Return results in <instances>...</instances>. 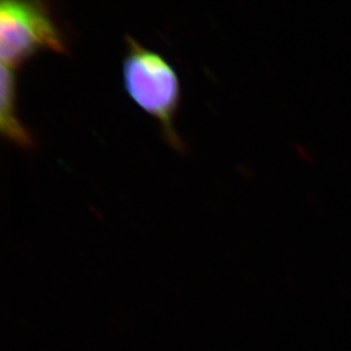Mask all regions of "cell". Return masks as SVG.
Wrapping results in <instances>:
<instances>
[{
	"instance_id": "6da1fadb",
	"label": "cell",
	"mask_w": 351,
	"mask_h": 351,
	"mask_svg": "<svg viewBox=\"0 0 351 351\" xmlns=\"http://www.w3.org/2000/svg\"><path fill=\"white\" fill-rule=\"evenodd\" d=\"M125 41L122 77L128 96L140 110L157 119L166 143L183 152L182 140L176 130L181 104V83L176 69L165 57L134 38L128 36Z\"/></svg>"
},
{
	"instance_id": "7a4b0ae2",
	"label": "cell",
	"mask_w": 351,
	"mask_h": 351,
	"mask_svg": "<svg viewBox=\"0 0 351 351\" xmlns=\"http://www.w3.org/2000/svg\"><path fill=\"white\" fill-rule=\"evenodd\" d=\"M45 50L69 53L66 38L48 3L3 0L0 5L1 65L16 70Z\"/></svg>"
},
{
	"instance_id": "3957f363",
	"label": "cell",
	"mask_w": 351,
	"mask_h": 351,
	"mask_svg": "<svg viewBox=\"0 0 351 351\" xmlns=\"http://www.w3.org/2000/svg\"><path fill=\"white\" fill-rule=\"evenodd\" d=\"M0 131L3 138L15 146L29 149L34 147V136L17 115V79L15 70L1 65L0 79Z\"/></svg>"
}]
</instances>
